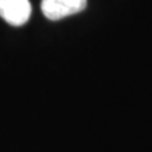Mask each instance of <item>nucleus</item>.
<instances>
[{
    "label": "nucleus",
    "instance_id": "nucleus-1",
    "mask_svg": "<svg viewBox=\"0 0 152 152\" xmlns=\"http://www.w3.org/2000/svg\"><path fill=\"white\" fill-rule=\"evenodd\" d=\"M87 6V0H42L41 11L48 20L56 21L68 16L80 13Z\"/></svg>",
    "mask_w": 152,
    "mask_h": 152
},
{
    "label": "nucleus",
    "instance_id": "nucleus-2",
    "mask_svg": "<svg viewBox=\"0 0 152 152\" xmlns=\"http://www.w3.org/2000/svg\"><path fill=\"white\" fill-rule=\"evenodd\" d=\"M31 16L28 0H0V17L11 26H23Z\"/></svg>",
    "mask_w": 152,
    "mask_h": 152
}]
</instances>
